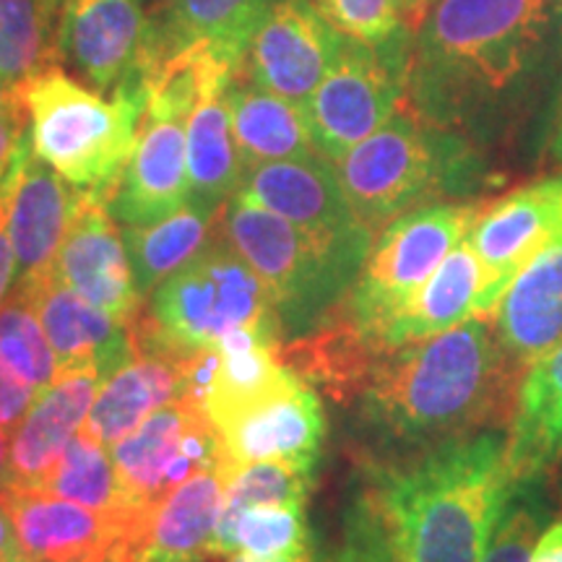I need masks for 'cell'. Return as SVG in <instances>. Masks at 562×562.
I'll list each match as a JSON object with an SVG mask.
<instances>
[{
    "instance_id": "obj_1",
    "label": "cell",
    "mask_w": 562,
    "mask_h": 562,
    "mask_svg": "<svg viewBox=\"0 0 562 562\" xmlns=\"http://www.w3.org/2000/svg\"><path fill=\"white\" fill-rule=\"evenodd\" d=\"M521 372L490 315L385 355L360 393V422L383 461L510 425Z\"/></svg>"
},
{
    "instance_id": "obj_2",
    "label": "cell",
    "mask_w": 562,
    "mask_h": 562,
    "mask_svg": "<svg viewBox=\"0 0 562 562\" xmlns=\"http://www.w3.org/2000/svg\"><path fill=\"white\" fill-rule=\"evenodd\" d=\"M516 490L508 438L484 430L409 459L370 461L351 508L391 562H480Z\"/></svg>"
},
{
    "instance_id": "obj_3",
    "label": "cell",
    "mask_w": 562,
    "mask_h": 562,
    "mask_svg": "<svg viewBox=\"0 0 562 562\" xmlns=\"http://www.w3.org/2000/svg\"><path fill=\"white\" fill-rule=\"evenodd\" d=\"M552 0H435L414 34L409 91L427 121L467 97L497 94L529 66Z\"/></svg>"
},
{
    "instance_id": "obj_4",
    "label": "cell",
    "mask_w": 562,
    "mask_h": 562,
    "mask_svg": "<svg viewBox=\"0 0 562 562\" xmlns=\"http://www.w3.org/2000/svg\"><path fill=\"white\" fill-rule=\"evenodd\" d=\"M222 235L252 266L277 307L284 341L313 331L360 279L372 237H321L235 193Z\"/></svg>"
},
{
    "instance_id": "obj_5",
    "label": "cell",
    "mask_w": 562,
    "mask_h": 562,
    "mask_svg": "<svg viewBox=\"0 0 562 562\" xmlns=\"http://www.w3.org/2000/svg\"><path fill=\"white\" fill-rule=\"evenodd\" d=\"M222 220V216H220ZM133 349L186 357L220 347L229 334L261 331L277 339L281 323L266 284L216 227L191 263L151 292L128 323Z\"/></svg>"
},
{
    "instance_id": "obj_6",
    "label": "cell",
    "mask_w": 562,
    "mask_h": 562,
    "mask_svg": "<svg viewBox=\"0 0 562 562\" xmlns=\"http://www.w3.org/2000/svg\"><path fill=\"white\" fill-rule=\"evenodd\" d=\"M19 91L34 154L79 191L110 201L136 144L146 91L125 87L104 97L58 66L19 83Z\"/></svg>"
},
{
    "instance_id": "obj_7",
    "label": "cell",
    "mask_w": 562,
    "mask_h": 562,
    "mask_svg": "<svg viewBox=\"0 0 562 562\" xmlns=\"http://www.w3.org/2000/svg\"><path fill=\"white\" fill-rule=\"evenodd\" d=\"M469 170L461 140L409 108L336 161L344 193L372 235L406 211L461 191Z\"/></svg>"
},
{
    "instance_id": "obj_8",
    "label": "cell",
    "mask_w": 562,
    "mask_h": 562,
    "mask_svg": "<svg viewBox=\"0 0 562 562\" xmlns=\"http://www.w3.org/2000/svg\"><path fill=\"white\" fill-rule=\"evenodd\" d=\"M482 203L438 201L396 216L372 237L360 279L344 300L362 334L383 351V331L448 252L472 232Z\"/></svg>"
},
{
    "instance_id": "obj_9",
    "label": "cell",
    "mask_w": 562,
    "mask_h": 562,
    "mask_svg": "<svg viewBox=\"0 0 562 562\" xmlns=\"http://www.w3.org/2000/svg\"><path fill=\"white\" fill-rule=\"evenodd\" d=\"M409 34L368 45L344 37L326 79L305 104L315 149L339 161L409 100Z\"/></svg>"
},
{
    "instance_id": "obj_10",
    "label": "cell",
    "mask_w": 562,
    "mask_h": 562,
    "mask_svg": "<svg viewBox=\"0 0 562 562\" xmlns=\"http://www.w3.org/2000/svg\"><path fill=\"white\" fill-rule=\"evenodd\" d=\"M110 453L125 495L138 510L151 508L193 474L237 469L206 412L191 398H178L151 412Z\"/></svg>"
},
{
    "instance_id": "obj_11",
    "label": "cell",
    "mask_w": 562,
    "mask_h": 562,
    "mask_svg": "<svg viewBox=\"0 0 562 562\" xmlns=\"http://www.w3.org/2000/svg\"><path fill=\"white\" fill-rule=\"evenodd\" d=\"M562 237V175L484 201L469 243L482 266L476 315H490L510 281Z\"/></svg>"
},
{
    "instance_id": "obj_12",
    "label": "cell",
    "mask_w": 562,
    "mask_h": 562,
    "mask_svg": "<svg viewBox=\"0 0 562 562\" xmlns=\"http://www.w3.org/2000/svg\"><path fill=\"white\" fill-rule=\"evenodd\" d=\"M60 58L102 94L144 89L154 58V24L138 0H63Z\"/></svg>"
},
{
    "instance_id": "obj_13",
    "label": "cell",
    "mask_w": 562,
    "mask_h": 562,
    "mask_svg": "<svg viewBox=\"0 0 562 562\" xmlns=\"http://www.w3.org/2000/svg\"><path fill=\"white\" fill-rule=\"evenodd\" d=\"M344 34L311 0H277L245 55V76L305 108L326 79Z\"/></svg>"
},
{
    "instance_id": "obj_14",
    "label": "cell",
    "mask_w": 562,
    "mask_h": 562,
    "mask_svg": "<svg viewBox=\"0 0 562 562\" xmlns=\"http://www.w3.org/2000/svg\"><path fill=\"white\" fill-rule=\"evenodd\" d=\"M3 188L9 195V232L16 250V284H30L55 271L81 191L34 154L30 131L21 140Z\"/></svg>"
},
{
    "instance_id": "obj_15",
    "label": "cell",
    "mask_w": 562,
    "mask_h": 562,
    "mask_svg": "<svg viewBox=\"0 0 562 562\" xmlns=\"http://www.w3.org/2000/svg\"><path fill=\"white\" fill-rule=\"evenodd\" d=\"M186 125L180 112L144 104L131 159L110 199L112 216L123 227L154 224L188 203Z\"/></svg>"
},
{
    "instance_id": "obj_16",
    "label": "cell",
    "mask_w": 562,
    "mask_h": 562,
    "mask_svg": "<svg viewBox=\"0 0 562 562\" xmlns=\"http://www.w3.org/2000/svg\"><path fill=\"white\" fill-rule=\"evenodd\" d=\"M214 427L237 467L292 461L315 469L326 438V414L313 385L294 375L256 404L214 422Z\"/></svg>"
},
{
    "instance_id": "obj_17",
    "label": "cell",
    "mask_w": 562,
    "mask_h": 562,
    "mask_svg": "<svg viewBox=\"0 0 562 562\" xmlns=\"http://www.w3.org/2000/svg\"><path fill=\"white\" fill-rule=\"evenodd\" d=\"M55 273L76 294L123 323H131L144 305L123 232L117 229L110 201L100 193L81 191L79 209L55 261Z\"/></svg>"
},
{
    "instance_id": "obj_18",
    "label": "cell",
    "mask_w": 562,
    "mask_h": 562,
    "mask_svg": "<svg viewBox=\"0 0 562 562\" xmlns=\"http://www.w3.org/2000/svg\"><path fill=\"white\" fill-rule=\"evenodd\" d=\"M237 193L321 237H375L357 220L336 165L318 151L248 167Z\"/></svg>"
},
{
    "instance_id": "obj_19",
    "label": "cell",
    "mask_w": 562,
    "mask_h": 562,
    "mask_svg": "<svg viewBox=\"0 0 562 562\" xmlns=\"http://www.w3.org/2000/svg\"><path fill=\"white\" fill-rule=\"evenodd\" d=\"M13 292L40 315L60 372L91 368L108 381L136 355L128 323L91 305L63 284L55 271L30 284H16Z\"/></svg>"
},
{
    "instance_id": "obj_20",
    "label": "cell",
    "mask_w": 562,
    "mask_h": 562,
    "mask_svg": "<svg viewBox=\"0 0 562 562\" xmlns=\"http://www.w3.org/2000/svg\"><path fill=\"white\" fill-rule=\"evenodd\" d=\"M232 472L206 469L140 510L123 537L125 562H188L211 558Z\"/></svg>"
},
{
    "instance_id": "obj_21",
    "label": "cell",
    "mask_w": 562,
    "mask_h": 562,
    "mask_svg": "<svg viewBox=\"0 0 562 562\" xmlns=\"http://www.w3.org/2000/svg\"><path fill=\"white\" fill-rule=\"evenodd\" d=\"M102 383L104 378L100 372L79 368L60 372L47 389L37 393L30 412L11 430L9 487L5 490H42L66 446L87 422Z\"/></svg>"
},
{
    "instance_id": "obj_22",
    "label": "cell",
    "mask_w": 562,
    "mask_h": 562,
    "mask_svg": "<svg viewBox=\"0 0 562 562\" xmlns=\"http://www.w3.org/2000/svg\"><path fill=\"white\" fill-rule=\"evenodd\" d=\"M19 542L32 562H83L108 552L128 533L136 518L110 516L47 492H0Z\"/></svg>"
},
{
    "instance_id": "obj_23",
    "label": "cell",
    "mask_w": 562,
    "mask_h": 562,
    "mask_svg": "<svg viewBox=\"0 0 562 562\" xmlns=\"http://www.w3.org/2000/svg\"><path fill=\"white\" fill-rule=\"evenodd\" d=\"M513 368L524 372L562 341V237L510 281L490 313Z\"/></svg>"
},
{
    "instance_id": "obj_24",
    "label": "cell",
    "mask_w": 562,
    "mask_h": 562,
    "mask_svg": "<svg viewBox=\"0 0 562 562\" xmlns=\"http://www.w3.org/2000/svg\"><path fill=\"white\" fill-rule=\"evenodd\" d=\"M193 355L172 357L159 351H136L128 364L102 383L83 422V432L112 448L136 430L151 412L186 398L188 362Z\"/></svg>"
},
{
    "instance_id": "obj_25",
    "label": "cell",
    "mask_w": 562,
    "mask_h": 562,
    "mask_svg": "<svg viewBox=\"0 0 562 562\" xmlns=\"http://www.w3.org/2000/svg\"><path fill=\"white\" fill-rule=\"evenodd\" d=\"M279 355L294 375L326 391L339 404L360 398L372 370L385 357L362 334L344 302L313 331L279 344Z\"/></svg>"
},
{
    "instance_id": "obj_26",
    "label": "cell",
    "mask_w": 562,
    "mask_h": 562,
    "mask_svg": "<svg viewBox=\"0 0 562 562\" xmlns=\"http://www.w3.org/2000/svg\"><path fill=\"white\" fill-rule=\"evenodd\" d=\"M505 438L518 487L537 484L562 463V341L524 372Z\"/></svg>"
},
{
    "instance_id": "obj_27",
    "label": "cell",
    "mask_w": 562,
    "mask_h": 562,
    "mask_svg": "<svg viewBox=\"0 0 562 562\" xmlns=\"http://www.w3.org/2000/svg\"><path fill=\"white\" fill-rule=\"evenodd\" d=\"M277 0H165L154 24V58L209 45L245 63L248 47ZM149 66V68H151Z\"/></svg>"
},
{
    "instance_id": "obj_28",
    "label": "cell",
    "mask_w": 562,
    "mask_h": 562,
    "mask_svg": "<svg viewBox=\"0 0 562 562\" xmlns=\"http://www.w3.org/2000/svg\"><path fill=\"white\" fill-rule=\"evenodd\" d=\"M480 290L482 266L467 237V240L448 252V258L438 266V271L412 294L409 302L385 326V355L412 341L430 339V336H438L463 321L474 318Z\"/></svg>"
},
{
    "instance_id": "obj_29",
    "label": "cell",
    "mask_w": 562,
    "mask_h": 562,
    "mask_svg": "<svg viewBox=\"0 0 562 562\" xmlns=\"http://www.w3.org/2000/svg\"><path fill=\"white\" fill-rule=\"evenodd\" d=\"M224 100H227L232 133H235L245 170L263 161L300 159L318 151L313 144L305 108L263 89L248 76L243 81V74H237L224 91Z\"/></svg>"
},
{
    "instance_id": "obj_30",
    "label": "cell",
    "mask_w": 562,
    "mask_h": 562,
    "mask_svg": "<svg viewBox=\"0 0 562 562\" xmlns=\"http://www.w3.org/2000/svg\"><path fill=\"white\" fill-rule=\"evenodd\" d=\"M224 91L227 89L203 94L186 125L188 203L214 214L237 193L245 172Z\"/></svg>"
},
{
    "instance_id": "obj_31",
    "label": "cell",
    "mask_w": 562,
    "mask_h": 562,
    "mask_svg": "<svg viewBox=\"0 0 562 562\" xmlns=\"http://www.w3.org/2000/svg\"><path fill=\"white\" fill-rule=\"evenodd\" d=\"M222 211L214 214L195 203H186L175 214L154 224L123 227V243L128 250L140 302L149 300L161 281L170 279L175 271L191 263L206 248V243L220 227Z\"/></svg>"
},
{
    "instance_id": "obj_32",
    "label": "cell",
    "mask_w": 562,
    "mask_h": 562,
    "mask_svg": "<svg viewBox=\"0 0 562 562\" xmlns=\"http://www.w3.org/2000/svg\"><path fill=\"white\" fill-rule=\"evenodd\" d=\"M313 472L315 469L292 461H250L237 467L224 492L211 558L235 554V526L245 510L266 508V505L305 508L313 490Z\"/></svg>"
},
{
    "instance_id": "obj_33",
    "label": "cell",
    "mask_w": 562,
    "mask_h": 562,
    "mask_svg": "<svg viewBox=\"0 0 562 562\" xmlns=\"http://www.w3.org/2000/svg\"><path fill=\"white\" fill-rule=\"evenodd\" d=\"M40 492L87 505L91 510L110 513V516L136 518L140 513L125 495L108 446L83 430L68 442Z\"/></svg>"
},
{
    "instance_id": "obj_34",
    "label": "cell",
    "mask_w": 562,
    "mask_h": 562,
    "mask_svg": "<svg viewBox=\"0 0 562 562\" xmlns=\"http://www.w3.org/2000/svg\"><path fill=\"white\" fill-rule=\"evenodd\" d=\"M63 0H0V79L24 83L60 58Z\"/></svg>"
},
{
    "instance_id": "obj_35",
    "label": "cell",
    "mask_w": 562,
    "mask_h": 562,
    "mask_svg": "<svg viewBox=\"0 0 562 562\" xmlns=\"http://www.w3.org/2000/svg\"><path fill=\"white\" fill-rule=\"evenodd\" d=\"M235 554L248 562H300L313 558L305 508L266 505L237 518Z\"/></svg>"
},
{
    "instance_id": "obj_36",
    "label": "cell",
    "mask_w": 562,
    "mask_h": 562,
    "mask_svg": "<svg viewBox=\"0 0 562 562\" xmlns=\"http://www.w3.org/2000/svg\"><path fill=\"white\" fill-rule=\"evenodd\" d=\"M0 360L40 391L60 375L58 357L42 328L40 315L16 292L0 307Z\"/></svg>"
},
{
    "instance_id": "obj_37",
    "label": "cell",
    "mask_w": 562,
    "mask_h": 562,
    "mask_svg": "<svg viewBox=\"0 0 562 562\" xmlns=\"http://www.w3.org/2000/svg\"><path fill=\"white\" fill-rule=\"evenodd\" d=\"M311 3L336 32L349 40L385 45L406 34L396 0H311Z\"/></svg>"
},
{
    "instance_id": "obj_38",
    "label": "cell",
    "mask_w": 562,
    "mask_h": 562,
    "mask_svg": "<svg viewBox=\"0 0 562 562\" xmlns=\"http://www.w3.org/2000/svg\"><path fill=\"white\" fill-rule=\"evenodd\" d=\"M529 487L531 484H521L516 490L480 562H529L531 547L547 518L544 508H539L542 503L531 495Z\"/></svg>"
},
{
    "instance_id": "obj_39",
    "label": "cell",
    "mask_w": 562,
    "mask_h": 562,
    "mask_svg": "<svg viewBox=\"0 0 562 562\" xmlns=\"http://www.w3.org/2000/svg\"><path fill=\"white\" fill-rule=\"evenodd\" d=\"M37 393L40 389H34L30 381H24L16 370L0 360V427L5 432H11L24 419Z\"/></svg>"
},
{
    "instance_id": "obj_40",
    "label": "cell",
    "mask_w": 562,
    "mask_h": 562,
    "mask_svg": "<svg viewBox=\"0 0 562 562\" xmlns=\"http://www.w3.org/2000/svg\"><path fill=\"white\" fill-rule=\"evenodd\" d=\"M26 131H30V117H26L24 102L0 110V182L9 175Z\"/></svg>"
},
{
    "instance_id": "obj_41",
    "label": "cell",
    "mask_w": 562,
    "mask_h": 562,
    "mask_svg": "<svg viewBox=\"0 0 562 562\" xmlns=\"http://www.w3.org/2000/svg\"><path fill=\"white\" fill-rule=\"evenodd\" d=\"M13 284H16V250H13L9 232V195L0 182V307Z\"/></svg>"
},
{
    "instance_id": "obj_42",
    "label": "cell",
    "mask_w": 562,
    "mask_h": 562,
    "mask_svg": "<svg viewBox=\"0 0 562 562\" xmlns=\"http://www.w3.org/2000/svg\"><path fill=\"white\" fill-rule=\"evenodd\" d=\"M0 562H32L19 542L16 526L3 501H0Z\"/></svg>"
},
{
    "instance_id": "obj_43",
    "label": "cell",
    "mask_w": 562,
    "mask_h": 562,
    "mask_svg": "<svg viewBox=\"0 0 562 562\" xmlns=\"http://www.w3.org/2000/svg\"><path fill=\"white\" fill-rule=\"evenodd\" d=\"M529 562H562V518L539 533L531 547Z\"/></svg>"
},
{
    "instance_id": "obj_44",
    "label": "cell",
    "mask_w": 562,
    "mask_h": 562,
    "mask_svg": "<svg viewBox=\"0 0 562 562\" xmlns=\"http://www.w3.org/2000/svg\"><path fill=\"white\" fill-rule=\"evenodd\" d=\"M435 0H396L398 5V16H402V26L404 32L414 37L419 32V26L425 24L427 13H430Z\"/></svg>"
},
{
    "instance_id": "obj_45",
    "label": "cell",
    "mask_w": 562,
    "mask_h": 562,
    "mask_svg": "<svg viewBox=\"0 0 562 562\" xmlns=\"http://www.w3.org/2000/svg\"><path fill=\"white\" fill-rule=\"evenodd\" d=\"M9 487V432L0 427V492Z\"/></svg>"
},
{
    "instance_id": "obj_46",
    "label": "cell",
    "mask_w": 562,
    "mask_h": 562,
    "mask_svg": "<svg viewBox=\"0 0 562 562\" xmlns=\"http://www.w3.org/2000/svg\"><path fill=\"white\" fill-rule=\"evenodd\" d=\"M123 542V539H121ZM121 542H117L112 550L108 552H100V554H91V558H87L83 562H123V554H121Z\"/></svg>"
},
{
    "instance_id": "obj_47",
    "label": "cell",
    "mask_w": 562,
    "mask_h": 562,
    "mask_svg": "<svg viewBox=\"0 0 562 562\" xmlns=\"http://www.w3.org/2000/svg\"><path fill=\"white\" fill-rule=\"evenodd\" d=\"M227 562H248V560H243L240 554H232V558H227ZM300 562H313V558L311 560H300Z\"/></svg>"
},
{
    "instance_id": "obj_48",
    "label": "cell",
    "mask_w": 562,
    "mask_h": 562,
    "mask_svg": "<svg viewBox=\"0 0 562 562\" xmlns=\"http://www.w3.org/2000/svg\"><path fill=\"white\" fill-rule=\"evenodd\" d=\"M558 154H560V159H562V123H560V138H558Z\"/></svg>"
},
{
    "instance_id": "obj_49",
    "label": "cell",
    "mask_w": 562,
    "mask_h": 562,
    "mask_svg": "<svg viewBox=\"0 0 562 562\" xmlns=\"http://www.w3.org/2000/svg\"><path fill=\"white\" fill-rule=\"evenodd\" d=\"M188 562H209V558H195V560H188Z\"/></svg>"
},
{
    "instance_id": "obj_50",
    "label": "cell",
    "mask_w": 562,
    "mask_h": 562,
    "mask_svg": "<svg viewBox=\"0 0 562 562\" xmlns=\"http://www.w3.org/2000/svg\"><path fill=\"white\" fill-rule=\"evenodd\" d=\"M339 562H347V560H344V558H339Z\"/></svg>"
},
{
    "instance_id": "obj_51",
    "label": "cell",
    "mask_w": 562,
    "mask_h": 562,
    "mask_svg": "<svg viewBox=\"0 0 562 562\" xmlns=\"http://www.w3.org/2000/svg\"><path fill=\"white\" fill-rule=\"evenodd\" d=\"M560 484H562V482H560Z\"/></svg>"
}]
</instances>
